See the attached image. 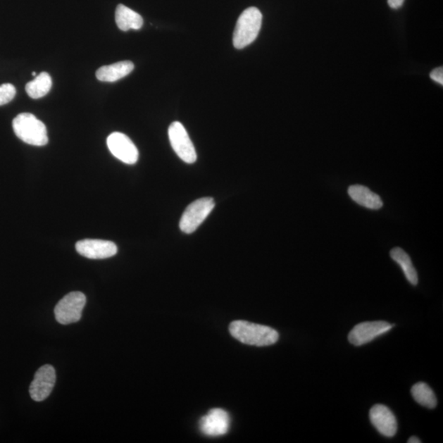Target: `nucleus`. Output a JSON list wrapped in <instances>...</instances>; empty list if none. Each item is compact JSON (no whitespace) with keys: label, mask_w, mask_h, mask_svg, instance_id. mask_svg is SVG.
<instances>
[{"label":"nucleus","mask_w":443,"mask_h":443,"mask_svg":"<svg viewBox=\"0 0 443 443\" xmlns=\"http://www.w3.org/2000/svg\"><path fill=\"white\" fill-rule=\"evenodd\" d=\"M233 337L244 344L267 347L275 344L280 337L273 328L251 322L237 320L229 326Z\"/></svg>","instance_id":"nucleus-1"},{"label":"nucleus","mask_w":443,"mask_h":443,"mask_svg":"<svg viewBox=\"0 0 443 443\" xmlns=\"http://www.w3.org/2000/svg\"><path fill=\"white\" fill-rule=\"evenodd\" d=\"M13 128L20 140L29 145L44 146L48 143L46 125L32 113L18 114L13 119Z\"/></svg>","instance_id":"nucleus-2"},{"label":"nucleus","mask_w":443,"mask_h":443,"mask_svg":"<svg viewBox=\"0 0 443 443\" xmlns=\"http://www.w3.org/2000/svg\"><path fill=\"white\" fill-rule=\"evenodd\" d=\"M262 13L257 8H248L239 17L233 32L234 47L242 49L256 41L262 26Z\"/></svg>","instance_id":"nucleus-3"},{"label":"nucleus","mask_w":443,"mask_h":443,"mask_svg":"<svg viewBox=\"0 0 443 443\" xmlns=\"http://www.w3.org/2000/svg\"><path fill=\"white\" fill-rule=\"evenodd\" d=\"M216 206L211 197L199 199L189 205L184 211L179 227L184 233L191 234L201 225Z\"/></svg>","instance_id":"nucleus-4"},{"label":"nucleus","mask_w":443,"mask_h":443,"mask_svg":"<svg viewBox=\"0 0 443 443\" xmlns=\"http://www.w3.org/2000/svg\"><path fill=\"white\" fill-rule=\"evenodd\" d=\"M86 302L87 297L82 292L68 293L62 300L58 301L56 308H54L56 320L63 325L78 322L81 320Z\"/></svg>","instance_id":"nucleus-5"},{"label":"nucleus","mask_w":443,"mask_h":443,"mask_svg":"<svg viewBox=\"0 0 443 443\" xmlns=\"http://www.w3.org/2000/svg\"><path fill=\"white\" fill-rule=\"evenodd\" d=\"M168 138L174 152L182 161L193 163L197 161L195 146L186 128L179 122H173L168 128Z\"/></svg>","instance_id":"nucleus-6"},{"label":"nucleus","mask_w":443,"mask_h":443,"mask_svg":"<svg viewBox=\"0 0 443 443\" xmlns=\"http://www.w3.org/2000/svg\"><path fill=\"white\" fill-rule=\"evenodd\" d=\"M393 326L394 325L385 321L361 323L352 328L348 335V340L351 344L361 347L390 331Z\"/></svg>","instance_id":"nucleus-7"},{"label":"nucleus","mask_w":443,"mask_h":443,"mask_svg":"<svg viewBox=\"0 0 443 443\" xmlns=\"http://www.w3.org/2000/svg\"><path fill=\"white\" fill-rule=\"evenodd\" d=\"M107 146L114 157L127 164H135L139 152L135 144L125 134L113 132L107 138Z\"/></svg>","instance_id":"nucleus-8"},{"label":"nucleus","mask_w":443,"mask_h":443,"mask_svg":"<svg viewBox=\"0 0 443 443\" xmlns=\"http://www.w3.org/2000/svg\"><path fill=\"white\" fill-rule=\"evenodd\" d=\"M56 382V370L52 366H44L37 370L30 386V395L36 401H42L51 395Z\"/></svg>","instance_id":"nucleus-9"},{"label":"nucleus","mask_w":443,"mask_h":443,"mask_svg":"<svg viewBox=\"0 0 443 443\" xmlns=\"http://www.w3.org/2000/svg\"><path fill=\"white\" fill-rule=\"evenodd\" d=\"M76 250L84 257L92 260H103L116 256L118 247L111 241L85 239L76 244Z\"/></svg>","instance_id":"nucleus-10"},{"label":"nucleus","mask_w":443,"mask_h":443,"mask_svg":"<svg viewBox=\"0 0 443 443\" xmlns=\"http://www.w3.org/2000/svg\"><path fill=\"white\" fill-rule=\"evenodd\" d=\"M230 426V417L225 411L216 408L212 409L200 421V429L203 435L218 437L226 435Z\"/></svg>","instance_id":"nucleus-11"},{"label":"nucleus","mask_w":443,"mask_h":443,"mask_svg":"<svg viewBox=\"0 0 443 443\" xmlns=\"http://www.w3.org/2000/svg\"><path fill=\"white\" fill-rule=\"evenodd\" d=\"M370 419L382 435L392 437L397 434V422L389 408L383 405L373 406L370 411Z\"/></svg>","instance_id":"nucleus-12"},{"label":"nucleus","mask_w":443,"mask_h":443,"mask_svg":"<svg viewBox=\"0 0 443 443\" xmlns=\"http://www.w3.org/2000/svg\"><path fill=\"white\" fill-rule=\"evenodd\" d=\"M348 194L353 201L369 210L378 211L383 206L382 199L369 188L362 185H353L348 188Z\"/></svg>","instance_id":"nucleus-13"},{"label":"nucleus","mask_w":443,"mask_h":443,"mask_svg":"<svg viewBox=\"0 0 443 443\" xmlns=\"http://www.w3.org/2000/svg\"><path fill=\"white\" fill-rule=\"evenodd\" d=\"M133 69L134 64L131 61L118 62L99 68L96 72V77L99 81L114 82L127 77Z\"/></svg>","instance_id":"nucleus-14"},{"label":"nucleus","mask_w":443,"mask_h":443,"mask_svg":"<svg viewBox=\"0 0 443 443\" xmlns=\"http://www.w3.org/2000/svg\"><path fill=\"white\" fill-rule=\"evenodd\" d=\"M116 20L118 28L123 32H127L131 29H141L144 23L140 14L123 4H119L117 7Z\"/></svg>","instance_id":"nucleus-15"},{"label":"nucleus","mask_w":443,"mask_h":443,"mask_svg":"<svg viewBox=\"0 0 443 443\" xmlns=\"http://www.w3.org/2000/svg\"><path fill=\"white\" fill-rule=\"evenodd\" d=\"M393 261L401 268L408 282L413 286L418 285V275L409 255L400 247L393 248L390 252Z\"/></svg>","instance_id":"nucleus-16"},{"label":"nucleus","mask_w":443,"mask_h":443,"mask_svg":"<svg viewBox=\"0 0 443 443\" xmlns=\"http://www.w3.org/2000/svg\"><path fill=\"white\" fill-rule=\"evenodd\" d=\"M51 87L52 79L51 75L44 72L37 75L33 81L27 84L26 92L30 97L39 99L46 96L51 91Z\"/></svg>","instance_id":"nucleus-17"},{"label":"nucleus","mask_w":443,"mask_h":443,"mask_svg":"<svg viewBox=\"0 0 443 443\" xmlns=\"http://www.w3.org/2000/svg\"><path fill=\"white\" fill-rule=\"evenodd\" d=\"M411 395L420 405L435 409L437 401L435 392L425 382H418L411 388Z\"/></svg>","instance_id":"nucleus-18"},{"label":"nucleus","mask_w":443,"mask_h":443,"mask_svg":"<svg viewBox=\"0 0 443 443\" xmlns=\"http://www.w3.org/2000/svg\"><path fill=\"white\" fill-rule=\"evenodd\" d=\"M16 96V88L13 85L5 83L0 85V106L12 101Z\"/></svg>","instance_id":"nucleus-19"},{"label":"nucleus","mask_w":443,"mask_h":443,"mask_svg":"<svg viewBox=\"0 0 443 443\" xmlns=\"http://www.w3.org/2000/svg\"><path fill=\"white\" fill-rule=\"evenodd\" d=\"M430 77L432 80H434V81L437 82V83H439L442 85H443V68H437L436 69H435V70H432L430 73Z\"/></svg>","instance_id":"nucleus-20"},{"label":"nucleus","mask_w":443,"mask_h":443,"mask_svg":"<svg viewBox=\"0 0 443 443\" xmlns=\"http://www.w3.org/2000/svg\"><path fill=\"white\" fill-rule=\"evenodd\" d=\"M387 3L392 8L397 9L402 6L404 0H387Z\"/></svg>","instance_id":"nucleus-21"},{"label":"nucleus","mask_w":443,"mask_h":443,"mask_svg":"<svg viewBox=\"0 0 443 443\" xmlns=\"http://www.w3.org/2000/svg\"><path fill=\"white\" fill-rule=\"evenodd\" d=\"M422 441L420 439H418L417 437H411L409 440H408V443H421Z\"/></svg>","instance_id":"nucleus-22"},{"label":"nucleus","mask_w":443,"mask_h":443,"mask_svg":"<svg viewBox=\"0 0 443 443\" xmlns=\"http://www.w3.org/2000/svg\"><path fill=\"white\" fill-rule=\"evenodd\" d=\"M32 75H33V76H35V77H37V73H36V72H33V73H32Z\"/></svg>","instance_id":"nucleus-23"}]
</instances>
